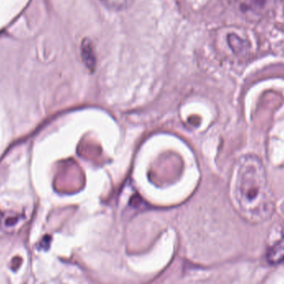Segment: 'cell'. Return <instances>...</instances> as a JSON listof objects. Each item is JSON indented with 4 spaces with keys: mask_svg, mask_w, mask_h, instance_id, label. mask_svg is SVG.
<instances>
[{
    "mask_svg": "<svg viewBox=\"0 0 284 284\" xmlns=\"http://www.w3.org/2000/svg\"><path fill=\"white\" fill-rule=\"evenodd\" d=\"M234 194L239 211L249 222L266 221L274 214V197L266 171L257 156L249 155L239 161Z\"/></svg>",
    "mask_w": 284,
    "mask_h": 284,
    "instance_id": "6da1fadb",
    "label": "cell"
},
{
    "mask_svg": "<svg viewBox=\"0 0 284 284\" xmlns=\"http://www.w3.org/2000/svg\"><path fill=\"white\" fill-rule=\"evenodd\" d=\"M274 3V0H239V8L247 18L259 20L269 13Z\"/></svg>",
    "mask_w": 284,
    "mask_h": 284,
    "instance_id": "7a4b0ae2",
    "label": "cell"
},
{
    "mask_svg": "<svg viewBox=\"0 0 284 284\" xmlns=\"http://www.w3.org/2000/svg\"><path fill=\"white\" fill-rule=\"evenodd\" d=\"M267 261L275 265L284 260V237L271 242L267 249Z\"/></svg>",
    "mask_w": 284,
    "mask_h": 284,
    "instance_id": "3957f363",
    "label": "cell"
},
{
    "mask_svg": "<svg viewBox=\"0 0 284 284\" xmlns=\"http://www.w3.org/2000/svg\"><path fill=\"white\" fill-rule=\"evenodd\" d=\"M82 59L86 67L91 71H94L96 68V55L94 52L93 44L90 38H84L81 45Z\"/></svg>",
    "mask_w": 284,
    "mask_h": 284,
    "instance_id": "277c9868",
    "label": "cell"
},
{
    "mask_svg": "<svg viewBox=\"0 0 284 284\" xmlns=\"http://www.w3.org/2000/svg\"><path fill=\"white\" fill-rule=\"evenodd\" d=\"M228 43L232 50L238 54L249 50V43L248 40L237 33H230L228 35Z\"/></svg>",
    "mask_w": 284,
    "mask_h": 284,
    "instance_id": "5b68a950",
    "label": "cell"
},
{
    "mask_svg": "<svg viewBox=\"0 0 284 284\" xmlns=\"http://www.w3.org/2000/svg\"><path fill=\"white\" fill-rule=\"evenodd\" d=\"M101 4L110 10L119 11L125 10L126 8H130L134 0H99Z\"/></svg>",
    "mask_w": 284,
    "mask_h": 284,
    "instance_id": "8992f818",
    "label": "cell"
}]
</instances>
